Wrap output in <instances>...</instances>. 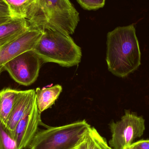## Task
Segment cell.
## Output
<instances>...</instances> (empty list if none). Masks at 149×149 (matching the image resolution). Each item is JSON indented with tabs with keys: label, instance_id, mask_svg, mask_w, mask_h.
I'll return each mask as SVG.
<instances>
[{
	"label": "cell",
	"instance_id": "obj_1",
	"mask_svg": "<svg viewBox=\"0 0 149 149\" xmlns=\"http://www.w3.org/2000/svg\"><path fill=\"white\" fill-rule=\"evenodd\" d=\"M106 61L114 75L125 78L141 65V52L134 24L118 27L108 33Z\"/></svg>",
	"mask_w": 149,
	"mask_h": 149
},
{
	"label": "cell",
	"instance_id": "obj_2",
	"mask_svg": "<svg viewBox=\"0 0 149 149\" xmlns=\"http://www.w3.org/2000/svg\"><path fill=\"white\" fill-rule=\"evenodd\" d=\"M26 20L32 29L70 36L74 33L79 16L70 0H35Z\"/></svg>",
	"mask_w": 149,
	"mask_h": 149
},
{
	"label": "cell",
	"instance_id": "obj_3",
	"mask_svg": "<svg viewBox=\"0 0 149 149\" xmlns=\"http://www.w3.org/2000/svg\"><path fill=\"white\" fill-rule=\"evenodd\" d=\"M34 52L42 63H53L63 67L78 65L81 60V48L69 35L45 30Z\"/></svg>",
	"mask_w": 149,
	"mask_h": 149
},
{
	"label": "cell",
	"instance_id": "obj_4",
	"mask_svg": "<svg viewBox=\"0 0 149 149\" xmlns=\"http://www.w3.org/2000/svg\"><path fill=\"white\" fill-rule=\"evenodd\" d=\"M91 126L86 120L38 131L29 149H75Z\"/></svg>",
	"mask_w": 149,
	"mask_h": 149
},
{
	"label": "cell",
	"instance_id": "obj_5",
	"mask_svg": "<svg viewBox=\"0 0 149 149\" xmlns=\"http://www.w3.org/2000/svg\"><path fill=\"white\" fill-rule=\"evenodd\" d=\"M109 128L112 134L109 147L113 149H123L142 136L145 130V120L136 113L125 110L121 120L111 122Z\"/></svg>",
	"mask_w": 149,
	"mask_h": 149
},
{
	"label": "cell",
	"instance_id": "obj_6",
	"mask_svg": "<svg viewBox=\"0 0 149 149\" xmlns=\"http://www.w3.org/2000/svg\"><path fill=\"white\" fill-rule=\"evenodd\" d=\"M42 63L36 53L31 50L16 57L3 66L16 82L29 86L37 79Z\"/></svg>",
	"mask_w": 149,
	"mask_h": 149
},
{
	"label": "cell",
	"instance_id": "obj_7",
	"mask_svg": "<svg viewBox=\"0 0 149 149\" xmlns=\"http://www.w3.org/2000/svg\"><path fill=\"white\" fill-rule=\"evenodd\" d=\"M41 113L38 111L37 101L18 122L11 134L17 149L28 148L42 123Z\"/></svg>",
	"mask_w": 149,
	"mask_h": 149
},
{
	"label": "cell",
	"instance_id": "obj_8",
	"mask_svg": "<svg viewBox=\"0 0 149 149\" xmlns=\"http://www.w3.org/2000/svg\"><path fill=\"white\" fill-rule=\"evenodd\" d=\"M43 32L31 29L0 49V66L22 53L33 50Z\"/></svg>",
	"mask_w": 149,
	"mask_h": 149
},
{
	"label": "cell",
	"instance_id": "obj_9",
	"mask_svg": "<svg viewBox=\"0 0 149 149\" xmlns=\"http://www.w3.org/2000/svg\"><path fill=\"white\" fill-rule=\"evenodd\" d=\"M36 101L34 89L20 91L12 111L5 125L10 134L23 116L30 110Z\"/></svg>",
	"mask_w": 149,
	"mask_h": 149
},
{
	"label": "cell",
	"instance_id": "obj_10",
	"mask_svg": "<svg viewBox=\"0 0 149 149\" xmlns=\"http://www.w3.org/2000/svg\"><path fill=\"white\" fill-rule=\"evenodd\" d=\"M30 29L26 19L11 18L0 24V46L3 47Z\"/></svg>",
	"mask_w": 149,
	"mask_h": 149
},
{
	"label": "cell",
	"instance_id": "obj_11",
	"mask_svg": "<svg viewBox=\"0 0 149 149\" xmlns=\"http://www.w3.org/2000/svg\"><path fill=\"white\" fill-rule=\"evenodd\" d=\"M62 90V86L59 85L42 89L39 88H36V93L37 104L38 111L41 113L50 108L55 103Z\"/></svg>",
	"mask_w": 149,
	"mask_h": 149
},
{
	"label": "cell",
	"instance_id": "obj_12",
	"mask_svg": "<svg viewBox=\"0 0 149 149\" xmlns=\"http://www.w3.org/2000/svg\"><path fill=\"white\" fill-rule=\"evenodd\" d=\"M19 92L10 88L0 91V120L4 124L12 111Z\"/></svg>",
	"mask_w": 149,
	"mask_h": 149
},
{
	"label": "cell",
	"instance_id": "obj_13",
	"mask_svg": "<svg viewBox=\"0 0 149 149\" xmlns=\"http://www.w3.org/2000/svg\"><path fill=\"white\" fill-rule=\"evenodd\" d=\"M12 18L27 19L35 0H4Z\"/></svg>",
	"mask_w": 149,
	"mask_h": 149
},
{
	"label": "cell",
	"instance_id": "obj_14",
	"mask_svg": "<svg viewBox=\"0 0 149 149\" xmlns=\"http://www.w3.org/2000/svg\"><path fill=\"white\" fill-rule=\"evenodd\" d=\"M0 149H17L15 142L5 124L0 120Z\"/></svg>",
	"mask_w": 149,
	"mask_h": 149
},
{
	"label": "cell",
	"instance_id": "obj_15",
	"mask_svg": "<svg viewBox=\"0 0 149 149\" xmlns=\"http://www.w3.org/2000/svg\"><path fill=\"white\" fill-rule=\"evenodd\" d=\"M89 129L80 143L75 149H101L93 137Z\"/></svg>",
	"mask_w": 149,
	"mask_h": 149
},
{
	"label": "cell",
	"instance_id": "obj_16",
	"mask_svg": "<svg viewBox=\"0 0 149 149\" xmlns=\"http://www.w3.org/2000/svg\"><path fill=\"white\" fill-rule=\"evenodd\" d=\"M79 4L85 9L94 10L102 8L106 0H77Z\"/></svg>",
	"mask_w": 149,
	"mask_h": 149
},
{
	"label": "cell",
	"instance_id": "obj_17",
	"mask_svg": "<svg viewBox=\"0 0 149 149\" xmlns=\"http://www.w3.org/2000/svg\"><path fill=\"white\" fill-rule=\"evenodd\" d=\"M89 130L101 149H113L109 147L106 139L102 136L94 127H91L89 129Z\"/></svg>",
	"mask_w": 149,
	"mask_h": 149
},
{
	"label": "cell",
	"instance_id": "obj_18",
	"mask_svg": "<svg viewBox=\"0 0 149 149\" xmlns=\"http://www.w3.org/2000/svg\"><path fill=\"white\" fill-rule=\"evenodd\" d=\"M10 16L8 6L4 0H0V17Z\"/></svg>",
	"mask_w": 149,
	"mask_h": 149
},
{
	"label": "cell",
	"instance_id": "obj_19",
	"mask_svg": "<svg viewBox=\"0 0 149 149\" xmlns=\"http://www.w3.org/2000/svg\"><path fill=\"white\" fill-rule=\"evenodd\" d=\"M131 145L135 149H149V140H141Z\"/></svg>",
	"mask_w": 149,
	"mask_h": 149
},
{
	"label": "cell",
	"instance_id": "obj_20",
	"mask_svg": "<svg viewBox=\"0 0 149 149\" xmlns=\"http://www.w3.org/2000/svg\"><path fill=\"white\" fill-rule=\"evenodd\" d=\"M11 18L12 17L10 16L3 17H0V24L6 22L9 20H10Z\"/></svg>",
	"mask_w": 149,
	"mask_h": 149
},
{
	"label": "cell",
	"instance_id": "obj_21",
	"mask_svg": "<svg viewBox=\"0 0 149 149\" xmlns=\"http://www.w3.org/2000/svg\"><path fill=\"white\" fill-rule=\"evenodd\" d=\"M123 149H135L132 145H130V146H129V147H126V148H124Z\"/></svg>",
	"mask_w": 149,
	"mask_h": 149
},
{
	"label": "cell",
	"instance_id": "obj_22",
	"mask_svg": "<svg viewBox=\"0 0 149 149\" xmlns=\"http://www.w3.org/2000/svg\"><path fill=\"white\" fill-rule=\"evenodd\" d=\"M3 69H4V68H3V65H1V66H0V74L1 73L2 71L3 70Z\"/></svg>",
	"mask_w": 149,
	"mask_h": 149
},
{
	"label": "cell",
	"instance_id": "obj_23",
	"mask_svg": "<svg viewBox=\"0 0 149 149\" xmlns=\"http://www.w3.org/2000/svg\"><path fill=\"white\" fill-rule=\"evenodd\" d=\"M1 48H2V47H1V46H0V49H1Z\"/></svg>",
	"mask_w": 149,
	"mask_h": 149
}]
</instances>
